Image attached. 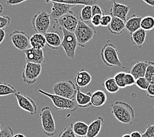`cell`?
Masks as SVG:
<instances>
[{"label": "cell", "instance_id": "obj_1", "mask_svg": "<svg viewBox=\"0 0 154 137\" xmlns=\"http://www.w3.org/2000/svg\"><path fill=\"white\" fill-rule=\"evenodd\" d=\"M111 113L117 120L124 124L132 125L134 119V110L130 104L116 101L111 105Z\"/></svg>", "mask_w": 154, "mask_h": 137}, {"label": "cell", "instance_id": "obj_3", "mask_svg": "<svg viewBox=\"0 0 154 137\" xmlns=\"http://www.w3.org/2000/svg\"><path fill=\"white\" fill-rule=\"evenodd\" d=\"M38 92L50 98L54 104V107L58 110H69L71 111H75L79 107L75 99H69L54 94L47 92L42 89L38 90Z\"/></svg>", "mask_w": 154, "mask_h": 137}, {"label": "cell", "instance_id": "obj_48", "mask_svg": "<svg viewBox=\"0 0 154 137\" xmlns=\"http://www.w3.org/2000/svg\"><path fill=\"white\" fill-rule=\"evenodd\" d=\"M13 137H26V136L23 135V134H20V133H18V134L14 135V136Z\"/></svg>", "mask_w": 154, "mask_h": 137}, {"label": "cell", "instance_id": "obj_18", "mask_svg": "<svg viewBox=\"0 0 154 137\" xmlns=\"http://www.w3.org/2000/svg\"><path fill=\"white\" fill-rule=\"evenodd\" d=\"M92 76L90 74L84 69H81L76 74L75 81L76 86L84 88L88 85L92 81Z\"/></svg>", "mask_w": 154, "mask_h": 137}, {"label": "cell", "instance_id": "obj_53", "mask_svg": "<svg viewBox=\"0 0 154 137\" xmlns=\"http://www.w3.org/2000/svg\"><path fill=\"white\" fill-rule=\"evenodd\" d=\"M107 1H114V0H107Z\"/></svg>", "mask_w": 154, "mask_h": 137}, {"label": "cell", "instance_id": "obj_50", "mask_svg": "<svg viewBox=\"0 0 154 137\" xmlns=\"http://www.w3.org/2000/svg\"><path fill=\"white\" fill-rule=\"evenodd\" d=\"M121 137H131V134H125Z\"/></svg>", "mask_w": 154, "mask_h": 137}, {"label": "cell", "instance_id": "obj_22", "mask_svg": "<svg viewBox=\"0 0 154 137\" xmlns=\"http://www.w3.org/2000/svg\"><path fill=\"white\" fill-rule=\"evenodd\" d=\"M148 63L149 61H138L137 63H136L135 64L132 66V67L130 71V73L134 76V78L136 79L140 78V77H144Z\"/></svg>", "mask_w": 154, "mask_h": 137}, {"label": "cell", "instance_id": "obj_32", "mask_svg": "<svg viewBox=\"0 0 154 137\" xmlns=\"http://www.w3.org/2000/svg\"><path fill=\"white\" fill-rule=\"evenodd\" d=\"M125 72H119L116 75L114 76L113 78L115 79V82L117 83L118 86L120 89H125L127 86L125 84Z\"/></svg>", "mask_w": 154, "mask_h": 137}, {"label": "cell", "instance_id": "obj_24", "mask_svg": "<svg viewBox=\"0 0 154 137\" xmlns=\"http://www.w3.org/2000/svg\"><path fill=\"white\" fill-rule=\"evenodd\" d=\"M103 123V118L102 117H97L88 126V131L87 137H96L101 131Z\"/></svg>", "mask_w": 154, "mask_h": 137}, {"label": "cell", "instance_id": "obj_13", "mask_svg": "<svg viewBox=\"0 0 154 137\" xmlns=\"http://www.w3.org/2000/svg\"><path fill=\"white\" fill-rule=\"evenodd\" d=\"M130 9L131 7L129 5L121 4L114 0L109 11L110 15H111L112 17H117V18L121 19L126 22L127 20V17Z\"/></svg>", "mask_w": 154, "mask_h": 137}, {"label": "cell", "instance_id": "obj_28", "mask_svg": "<svg viewBox=\"0 0 154 137\" xmlns=\"http://www.w3.org/2000/svg\"><path fill=\"white\" fill-rule=\"evenodd\" d=\"M102 86L105 88L107 92L111 94L117 93L120 89L113 77L107 78L102 83Z\"/></svg>", "mask_w": 154, "mask_h": 137}, {"label": "cell", "instance_id": "obj_45", "mask_svg": "<svg viewBox=\"0 0 154 137\" xmlns=\"http://www.w3.org/2000/svg\"><path fill=\"white\" fill-rule=\"evenodd\" d=\"M6 36L5 31L4 29H0V45L2 44V42L4 40Z\"/></svg>", "mask_w": 154, "mask_h": 137}, {"label": "cell", "instance_id": "obj_36", "mask_svg": "<svg viewBox=\"0 0 154 137\" xmlns=\"http://www.w3.org/2000/svg\"><path fill=\"white\" fill-rule=\"evenodd\" d=\"M136 79L134 78V76L130 72L126 73L125 76V82L127 87L134 85L136 84Z\"/></svg>", "mask_w": 154, "mask_h": 137}, {"label": "cell", "instance_id": "obj_46", "mask_svg": "<svg viewBox=\"0 0 154 137\" xmlns=\"http://www.w3.org/2000/svg\"><path fill=\"white\" fill-rule=\"evenodd\" d=\"M131 137H142V134L139 131H133L131 133Z\"/></svg>", "mask_w": 154, "mask_h": 137}, {"label": "cell", "instance_id": "obj_15", "mask_svg": "<svg viewBox=\"0 0 154 137\" xmlns=\"http://www.w3.org/2000/svg\"><path fill=\"white\" fill-rule=\"evenodd\" d=\"M23 52L25 55L26 62L42 65L45 61L43 50H38V49L30 48Z\"/></svg>", "mask_w": 154, "mask_h": 137}, {"label": "cell", "instance_id": "obj_31", "mask_svg": "<svg viewBox=\"0 0 154 137\" xmlns=\"http://www.w3.org/2000/svg\"><path fill=\"white\" fill-rule=\"evenodd\" d=\"M141 29L146 31H150L154 29V17L146 16L142 17L141 21Z\"/></svg>", "mask_w": 154, "mask_h": 137}, {"label": "cell", "instance_id": "obj_33", "mask_svg": "<svg viewBox=\"0 0 154 137\" xmlns=\"http://www.w3.org/2000/svg\"><path fill=\"white\" fill-rule=\"evenodd\" d=\"M136 85L140 89L143 90H147L148 88L149 87L150 82L147 79L146 77H140V78H138L136 80Z\"/></svg>", "mask_w": 154, "mask_h": 137}, {"label": "cell", "instance_id": "obj_14", "mask_svg": "<svg viewBox=\"0 0 154 137\" xmlns=\"http://www.w3.org/2000/svg\"><path fill=\"white\" fill-rule=\"evenodd\" d=\"M51 12L50 13L51 19L55 21L60 18L63 15H65L66 13L69 12L71 9L75 7L73 5L66 4V3L52 2Z\"/></svg>", "mask_w": 154, "mask_h": 137}, {"label": "cell", "instance_id": "obj_41", "mask_svg": "<svg viewBox=\"0 0 154 137\" xmlns=\"http://www.w3.org/2000/svg\"><path fill=\"white\" fill-rule=\"evenodd\" d=\"M92 15H103V11L101 9L100 5H92Z\"/></svg>", "mask_w": 154, "mask_h": 137}, {"label": "cell", "instance_id": "obj_19", "mask_svg": "<svg viewBox=\"0 0 154 137\" xmlns=\"http://www.w3.org/2000/svg\"><path fill=\"white\" fill-rule=\"evenodd\" d=\"M142 19V17L133 15L127 20L125 22V29L129 34L132 35L134 32L141 29Z\"/></svg>", "mask_w": 154, "mask_h": 137}, {"label": "cell", "instance_id": "obj_42", "mask_svg": "<svg viewBox=\"0 0 154 137\" xmlns=\"http://www.w3.org/2000/svg\"><path fill=\"white\" fill-rule=\"evenodd\" d=\"M102 16L103 15H94L92 17V19H91V23H92V24L94 27H98L100 26L101 19Z\"/></svg>", "mask_w": 154, "mask_h": 137}, {"label": "cell", "instance_id": "obj_9", "mask_svg": "<svg viewBox=\"0 0 154 137\" xmlns=\"http://www.w3.org/2000/svg\"><path fill=\"white\" fill-rule=\"evenodd\" d=\"M42 72V65L26 62L22 74L23 81L28 85H32L37 81Z\"/></svg>", "mask_w": 154, "mask_h": 137}, {"label": "cell", "instance_id": "obj_12", "mask_svg": "<svg viewBox=\"0 0 154 137\" xmlns=\"http://www.w3.org/2000/svg\"><path fill=\"white\" fill-rule=\"evenodd\" d=\"M14 96L17 98V103L20 108L29 112L31 115H34L36 114L38 110L37 105L32 98L20 92H17Z\"/></svg>", "mask_w": 154, "mask_h": 137}, {"label": "cell", "instance_id": "obj_26", "mask_svg": "<svg viewBox=\"0 0 154 137\" xmlns=\"http://www.w3.org/2000/svg\"><path fill=\"white\" fill-rule=\"evenodd\" d=\"M73 131L79 137H87L89 125L83 121H76L71 123Z\"/></svg>", "mask_w": 154, "mask_h": 137}, {"label": "cell", "instance_id": "obj_51", "mask_svg": "<svg viewBox=\"0 0 154 137\" xmlns=\"http://www.w3.org/2000/svg\"><path fill=\"white\" fill-rule=\"evenodd\" d=\"M150 84H154V76H153V78L150 80Z\"/></svg>", "mask_w": 154, "mask_h": 137}, {"label": "cell", "instance_id": "obj_11", "mask_svg": "<svg viewBox=\"0 0 154 137\" xmlns=\"http://www.w3.org/2000/svg\"><path fill=\"white\" fill-rule=\"evenodd\" d=\"M79 19L75 14L71 10L69 12L63 15L60 18L55 20L56 24L61 30L64 29L71 33H74L78 25Z\"/></svg>", "mask_w": 154, "mask_h": 137}, {"label": "cell", "instance_id": "obj_4", "mask_svg": "<svg viewBox=\"0 0 154 137\" xmlns=\"http://www.w3.org/2000/svg\"><path fill=\"white\" fill-rule=\"evenodd\" d=\"M101 58L103 62L109 67H120L121 62L119 58L118 50L115 45L111 43H107L101 50Z\"/></svg>", "mask_w": 154, "mask_h": 137}, {"label": "cell", "instance_id": "obj_52", "mask_svg": "<svg viewBox=\"0 0 154 137\" xmlns=\"http://www.w3.org/2000/svg\"><path fill=\"white\" fill-rule=\"evenodd\" d=\"M2 131V129H1V124H0V132Z\"/></svg>", "mask_w": 154, "mask_h": 137}, {"label": "cell", "instance_id": "obj_7", "mask_svg": "<svg viewBox=\"0 0 154 137\" xmlns=\"http://www.w3.org/2000/svg\"><path fill=\"white\" fill-rule=\"evenodd\" d=\"M63 31V40L61 46L63 49L66 56L70 59H74L75 58L76 50L78 45V41L74 33H71L64 29Z\"/></svg>", "mask_w": 154, "mask_h": 137}, {"label": "cell", "instance_id": "obj_34", "mask_svg": "<svg viewBox=\"0 0 154 137\" xmlns=\"http://www.w3.org/2000/svg\"><path fill=\"white\" fill-rule=\"evenodd\" d=\"M58 137H76V135L72 130L71 125L66 126L59 134Z\"/></svg>", "mask_w": 154, "mask_h": 137}, {"label": "cell", "instance_id": "obj_5", "mask_svg": "<svg viewBox=\"0 0 154 137\" xmlns=\"http://www.w3.org/2000/svg\"><path fill=\"white\" fill-rule=\"evenodd\" d=\"M40 116L44 134L48 136L55 135L57 132V129L50 107L48 106L44 107L41 110Z\"/></svg>", "mask_w": 154, "mask_h": 137}, {"label": "cell", "instance_id": "obj_6", "mask_svg": "<svg viewBox=\"0 0 154 137\" xmlns=\"http://www.w3.org/2000/svg\"><path fill=\"white\" fill-rule=\"evenodd\" d=\"M31 23L35 31L45 34L51 24L50 14L44 9L40 11L34 15Z\"/></svg>", "mask_w": 154, "mask_h": 137}, {"label": "cell", "instance_id": "obj_27", "mask_svg": "<svg viewBox=\"0 0 154 137\" xmlns=\"http://www.w3.org/2000/svg\"><path fill=\"white\" fill-rule=\"evenodd\" d=\"M146 38V31L140 29L134 32L131 36V41L133 44L136 45L139 48H142Z\"/></svg>", "mask_w": 154, "mask_h": 137}, {"label": "cell", "instance_id": "obj_37", "mask_svg": "<svg viewBox=\"0 0 154 137\" xmlns=\"http://www.w3.org/2000/svg\"><path fill=\"white\" fill-rule=\"evenodd\" d=\"M11 18L8 15L0 16V29H3L11 24Z\"/></svg>", "mask_w": 154, "mask_h": 137}, {"label": "cell", "instance_id": "obj_29", "mask_svg": "<svg viewBox=\"0 0 154 137\" xmlns=\"http://www.w3.org/2000/svg\"><path fill=\"white\" fill-rule=\"evenodd\" d=\"M93 17L92 15V5H84L80 11V15H79V19L80 20L82 21V22L87 23L91 21Z\"/></svg>", "mask_w": 154, "mask_h": 137}, {"label": "cell", "instance_id": "obj_17", "mask_svg": "<svg viewBox=\"0 0 154 137\" xmlns=\"http://www.w3.org/2000/svg\"><path fill=\"white\" fill-rule=\"evenodd\" d=\"M80 89V88L76 86L75 101L78 106L81 108H86L92 105L91 104V94L92 93H83Z\"/></svg>", "mask_w": 154, "mask_h": 137}, {"label": "cell", "instance_id": "obj_30", "mask_svg": "<svg viewBox=\"0 0 154 137\" xmlns=\"http://www.w3.org/2000/svg\"><path fill=\"white\" fill-rule=\"evenodd\" d=\"M17 90L10 84L0 82V96H6L10 94H15Z\"/></svg>", "mask_w": 154, "mask_h": 137}, {"label": "cell", "instance_id": "obj_40", "mask_svg": "<svg viewBox=\"0 0 154 137\" xmlns=\"http://www.w3.org/2000/svg\"><path fill=\"white\" fill-rule=\"evenodd\" d=\"M142 137H154V124L147 126L145 132L142 134Z\"/></svg>", "mask_w": 154, "mask_h": 137}, {"label": "cell", "instance_id": "obj_49", "mask_svg": "<svg viewBox=\"0 0 154 137\" xmlns=\"http://www.w3.org/2000/svg\"><path fill=\"white\" fill-rule=\"evenodd\" d=\"M3 7L2 3H0V14L3 12Z\"/></svg>", "mask_w": 154, "mask_h": 137}, {"label": "cell", "instance_id": "obj_47", "mask_svg": "<svg viewBox=\"0 0 154 137\" xmlns=\"http://www.w3.org/2000/svg\"><path fill=\"white\" fill-rule=\"evenodd\" d=\"M142 1L154 9V0H142Z\"/></svg>", "mask_w": 154, "mask_h": 137}, {"label": "cell", "instance_id": "obj_38", "mask_svg": "<svg viewBox=\"0 0 154 137\" xmlns=\"http://www.w3.org/2000/svg\"><path fill=\"white\" fill-rule=\"evenodd\" d=\"M13 130L10 126H5L0 132V137H13Z\"/></svg>", "mask_w": 154, "mask_h": 137}, {"label": "cell", "instance_id": "obj_2", "mask_svg": "<svg viewBox=\"0 0 154 137\" xmlns=\"http://www.w3.org/2000/svg\"><path fill=\"white\" fill-rule=\"evenodd\" d=\"M74 33L78 41V45L85 48L86 44L95 37L96 31L93 26L79 20Z\"/></svg>", "mask_w": 154, "mask_h": 137}, {"label": "cell", "instance_id": "obj_54", "mask_svg": "<svg viewBox=\"0 0 154 137\" xmlns=\"http://www.w3.org/2000/svg\"><path fill=\"white\" fill-rule=\"evenodd\" d=\"M153 109H154V106H153Z\"/></svg>", "mask_w": 154, "mask_h": 137}, {"label": "cell", "instance_id": "obj_43", "mask_svg": "<svg viewBox=\"0 0 154 137\" xmlns=\"http://www.w3.org/2000/svg\"><path fill=\"white\" fill-rule=\"evenodd\" d=\"M147 96L150 98H154V84H150L146 90Z\"/></svg>", "mask_w": 154, "mask_h": 137}, {"label": "cell", "instance_id": "obj_10", "mask_svg": "<svg viewBox=\"0 0 154 137\" xmlns=\"http://www.w3.org/2000/svg\"><path fill=\"white\" fill-rule=\"evenodd\" d=\"M10 38L14 46L20 51H24L31 47L30 37L25 32L15 30L10 34Z\"/></svg>", "mask_w": 154, "mask_h": 137}, {"label": "cell", "instance_id": "obj_16", "mask_svg": "<svg viewBox=\"0 0 154 137\" xmlns=\"http://www.w3.org/2000/svg\"><path fill=\"white\" fill-rule=\"evenodd\" d=\"M45 35L46 39V44L52 50H58L61 45L62 38L61 34L58 32H50Z\"/></svg>", "mask_w": 154, "mask_h": 137}, {"label": "cell", "instance_id": "obj_35", "mask_svg": "<svg viewBox=\"0 0 154 137\" xmlns=\"http://www.w3.org/2000/svg\"><path fill=\"white\" fill-rule=\"evenodd\" d=\"M154 76V62L149 61L148 65L147 67L145 77L150 82Z\"/></svg>", "mask_w": 154, "mask_h": 137}, {"label": "cell", "instance_id": "obj_25", "mask_svg": "<svg viewBox=\"0 0 154 137\" xmlns=\"http://www.w3.org/2000/svg\"><path fill=\"white\" fill-rule=\"evenodd\" d=\"M30 43L31 48L38 50H43L46 45V39L45 35L41 33H36L33 34L30 38Z\"/></svg>", "mask_w": 154, "mask_h": 137}, {"label": "cell", "instance_id": "obj_21", "mask_svg": "<svg viewBox=\"0 0 154 137\" xmlns=\"http://www.w3.org/2000/svg\"><path fill=\"white\" fill-rule=\"evenodd\" d=\"M107 95L103 90H97L91 94V104L94 107H100L106 103Z\"/></svg>", "mask_w": 154, "mask_h": 137}, {"label": "cell", "instance_id": "obj_23", "mask_svg": "<svg viewBox=\"0 0 154 137\" xmlns=\"http://www.w3.org/2000/svg\"><path fill=\"white\" fill-rule=\"evenodd\" d=\"M46 3L50 2H58L66 3V4L77 5H100L101 2L100 0H45Z\"/></svg>", "mask_w": 154, "mask_h": 137}, {"label": "cell", "instance_id": "obj_8", "mask_svg": "<svg viewBox=\"0 0 154 137\" xmlns=\"http://www.w3.org/2000/svg\"><path fill=\"white\" fill-rule=\"evenodd\" d=\"M54 94L58 95L69 99H75L76 86L71 80H62L55 83L52 88Z\"/></svg>", "mask_w": 154, "mask_h": 137}, {"label": "cell", "instance_id": "obj_39", "mask_svg": "<svg viewBox=\"0 0 154 137\" xmlns=\"http://www.w3.org/2000/svg\"><path fill=\"white\" fill-rule=\"evenodd\" d=\"M112 16L108 15H103L101 17L100 26L102 27H106L109 25V24L111 22Z\"/></svg>", "mask_w": 154, "mask_h": 137}, {"label": "cell", "instance_id": "obj_44", "mask_svg": "<svg viewBox=\"0 0 154 137\" xmlns=\"http://www.w3.org/2000/svg\"><path fill=\"white\" fill-rule=\"evenodd\" d=\"M26 1H29V0H8L6 3L8 5H17Z\"/></svg>", "mask_w": 154, "mask_h": 137}, {"label": "cell", "instance_id": "obj_20", "mask_svg": "<svg viewBox=\"0 0 154 137\" xmlns=\"http://www.w3.org/2000/svg\"><path fill=\"white\" fill-rule=\"evenodd\" d=\"M109 32L115 35H120L125 29V21L117 17H112L111 22L107 26Z\"/></svg>", "mask_w": 154, "mask_h": 137}]
</instances>
